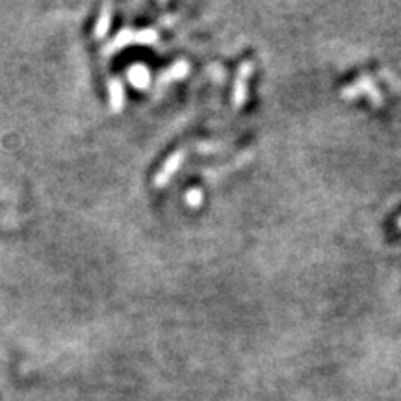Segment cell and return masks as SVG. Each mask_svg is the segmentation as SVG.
Returning <instances> with one entry per match:
<instances>
[{"label": "cell", "mask_w": 401, "mask_h": 401, "mask_svg": "<svg viewBox=\"0 0 401 401\" xmlns=\"http://www.w3.org/2000/svg\"><path fill=\"white\" fill-rule=\"evenodd\" d=\"M110 22H112V6H104L103 10H101V15H99L97 22H95V32H93V36L97 39L104 38L106 32H108Z\"/></svg>", "instance_id": "6da1fadb"}, {"label": "cell", "mask_w": 401, "mask_h": 401, "mask_svg": "<svg viewBox=\"0 0 401 401\" xmlns=\"http://www.w3.org/2000/svg\"><path fill=\"white\" fill-rule=\"evenodd\" d=\"M108 87L112 110H114V112H119V110L123 108V99H125V95H123V86H121L119 80H110Z\"/></svg>", "instance_id": "7a4b0ae2"}, {"label": "cell", "mask_w": 401, "mask_h": 401, "mask_svg": "<svg viewBox=\"0 0 401 401\" xmlns=\"http://www.w3.org/2000/svg\"><path fill=\"white\" fill-rule=\"evenodd\" d=\"M131 80L136 82V84H145V71L141 69V67H138V69H132L131 71Z\"/></svg>", "instance_id": "3957f363"}]
</instances>
